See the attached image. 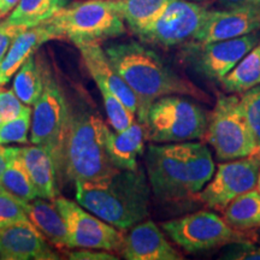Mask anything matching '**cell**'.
<instances>
[{
    "label": "cell",
    "mask_w": 260,
    "mask_h": 260,
    "mask_svg": "<svg viewBox=\"0 0 260 260\" xmlns=\"http://www.w3.org/2000/svg\"><path fill=\"white\" fill-rule=\"evenodd\" d=\"M110 63L125 81L138 100V121L146 126L149 107L165 95L207 98L199 87L178 75L155 53L136 41L116 42L105 48Z\"/></svg>",
    "instance_id": "6da1fadb"
},
{
    "label": "cell",
    "mask_w": 260,
    "mask_h": 260,
    "mask_svg": "<svg viewBox=\"0 0 260 260\" xmlns=\"http://www.w3.org/2000/svg\"><path fill=\"white\" fill-rule=\"evenodd\" d=\"M145 169L155 198L175 203L199 193L212 178L216 165L206 145L187 141L148 145Z\"/></svg>",
    "instance_id": "7a4b0ae2"
},
{
    "label": "cell",
    "mask_w": 260,
    "mask_h": 260,
    "mask_svg": "<svg viewBox=\"0 0 260 260\" xmlns=\"http://www.w3.org/2000/svg\"><path fill=\"white\" fill-rule=\"evenodd\" d=\"M110 129L90 100L77 98L69 102V121L61 154L60 178L69 181H96L116 174L117 169L107 154Z\"/></svg>",
    "instance_id": "3957f363"
},
{
    "label": "cell",
    "mask_w": 260,
    "mask_h": 260,
    "mask_svg": "<svg viewBox=\"0 0 260 260\" xmlns=\"http://www.w3.org/2000/svg\"><path fill=\"white\" fill-rule=\"evenodd\" d=\"M75 187L81 206L122 232L148 217L151 186L142 169L118 170L96 181L75 182Z\"/></svg>",
    "instance_id": "277c9868"
},
{
    "label": "cell",
    "mask_w": 260,
    "mask_h": 260,
    "mask_svg": "<svg viewBox=\"0 0 260 260\" xmlns=\"http://www.w3.org/2000/svg\"><path fill=\"white\" fill-rule=\"evenodd\" d=\"M47 22L56 28L61 39L75 46L122 37L125 22L117 0H79L65 5Z\"/></svg>",
    "instance_id": "5b68a950"
},
{
    "label": "cell",
    "mask_w": 260,
    "mask_h": 260,
    "mask_svg": "<svg viewBox=\"0 0 260 260\" xmlns=\"http://www.w3.org/2000/svg\"><path fill=\"white\" fill-rule=\"evenodd\" d=\"M209 116L186 95H165L149 107L147 139L154 144H177L205 138Z\"/></svg>",
    "instance_id": "8992f818"
},
{
    "label": "cell",
    "mask_w": 260,
    "mask_h": 260,
    "mask_svg": "<svg viewBox=\"0 0 260 260\" xmlns=\"http://www.w3.org/2000/svg\"><path fill=\"white\" fill-rule=\"evenodd\" d=\"M41 68L44 89L32 105L29 140L32 145L40 146L52 155L60 180L61 154L69 121V102L50 69H47L46 65H41Z\"/></svg>",
    "instance_id": "52a82bcc"
},
{
    "label": "cell",
    "mask_w": 260,
    "mask_h": 260,
    "mask_svg": "<svg viewBox=\"0 0 260 260\" xmlns=\"http://www.w3.org/2000/svg\"><path fill=\"white\" fill-rule=\"evenodd\" d=\"M168 236L187 253L216 249L239 242H252L255 234L239 230L212 211H198L161 224Z\"/></svg>",
    "instance_id": "ba28073f"
},
{
    "label": "cell",
    "mask_w": 260,
    "mask_h": 260,
    "mask_svg": "<svg viewBox=\"0 0 260 260\" xmlns=\"http://www.w3.org/2000/svg\"><path fill=\"white\" fill-rule=\"evenodd\" d=\"M205 138L217 158L224 161L247 157L260 149L236 94L218 96L209 117Z\"/></svg>",
    "instance_id": "9c48e42d"
},
{
    "label": "cell",
    "mask_w": 260,
    "mask_h": 260,
    "mask_svg": "<svg viewBox=\"0 0 260 260\" xmlns=\"http://www.w3.org/2000/svg\"><path fill=\"white\" fill-rule=\"evenodd\" d=\"M53 201L67 224L71 248L122 252L124 232L90 213L79 203L60 197H57Z\"/></svg>",
    "instance_id": "30bf717a"
},
{
    "label": "cell",
    "mask_w": 260,
    "mask_h": 260,
    "mask_svg": "<svg viewBox=\"0 0 260 260\" xmlns=\"http://www.w3.org/2000/svg\"><path fill=\"white\" fill-rule=\"evenodd\" d=\"M260 42L258 31L210 44L189 42L182 51L186 63L201 76L222 82L237 63Z\"/></svg>",
    "instance_id": "8fae6325"
},
{
    "label": "cell",
    "mask_w": 260,
    "mask_h": 260,
    "mask_svg": "<svg viewBox=\"0 0 260 260\" xmlns=\"http://www.w3.org/2000/svg\"><path fill=\"white\" fill-rule=\"evenodd\" d=\"M260 174V149L247 157L220 162L209 183L198 193L207 207L223 211L234 199L254 189Z\"/></svg>",
    "instance_id": "7c38bea8"
},
{
    "label": "cell",
    "mask_w": 260,
    "mask_h": 260,
    "mask_svg": "<svg viewBox=\"0 0 260 260\" xmlns=\"http://www.w3.org/2000/svg\"><path fill=\"white\" fill-rule=\"evenodd\" d=\"M205 6L187 0H175L160 17L138 37L151 45L170 48L193 42L206 17Z\"/></svg>",
    "instance_id": "4fadbf2b"
},
{
    "label": "cell",
    "mask_w": 260,
    "mask_h": 260,
    "mask_svg": "<svg viewBox=\"0 0 260 260\" xmlns=\"http://www.w3.org/2000/svg\"><path fill=\"white\" fill-rule=\"evenodd\" d=\"M260 29V6L248 5L236 9L207 11L193 42L210 44L255 32Z\"/></svg>",
    "instance_id": "5bb4252c"
},
{
    "label": "cell",
    "mask_w": 260,
    "mask_h": 260,
    "mask_svg": "<svg viewBox=\"0 0 260 260\" xmlns=\"http://www.w3.org/2000/svg\"><path fill=\"white\" fill-rule=\"evenodd\" d=\"M51 243L28 224L0 228V259L3 260H57L58 253Z\"/></svg>",
    "instance_id": "9a60e30c"
},
{
    "label": "cell",
    "mask_w": 260,
    "mask_h": 260,
    "mask_svg": "<svg viewBox=\"0 0 260 260\" xmlns=\"http://www.w3.org/2000/svg\"><path fill=\"white\" fill-rule=\"evenodd\" d=\"M121 254L128 260H182L184 258L152 220L140 222L124 234Z\"/></svg>",
    "instance_id": "2e32d148"
},
{
    "label": "cell",
    "mask_w": 260,
    "mask_h": 260,
    "mask_svg": "<svg viewBox=\"0 0 260 260\" xmlns=\"http://www.w3.org/2000/svg\"><path fill=\"white\" fill-rule=\"evenodd\" d=\"M76 47L79 48L84 67L96 86L107 87L116 96L119 98V100L130 111L136 115L138 100L135 94L110 63L102 45L92 42V44L77 45Z\"/></svg>",
    "instance_id": "e0dca14e"
},
{
    "label": "cell",
    "mask_w": 260,
    "mask_h": 260,
    "mask_svg": "<svg viewBox=\"0 0 260 260\" xmlns=\"http://www.w3.org/2000/svg\"><path fill=\"white\" fill-rule=\"evenodd\" d=\"M51 40H63L50 22L25 29L12 41L8 53L0 64V86H4L17 73L38 48Z\"/></svg>",
    "instance_id": "ac0fdd59"
},
{
    "label": "cell",
    "mask_w": 260,
    "mask_h": 260,
    "mask_svg": "<svg viewBox=\"0 0 260 260\" xmlns=\"http://www.w3.org/2000/svg\"><path fill=\"white\" fill-rule=\"evenodd\" d=\"M146 138L147 129L139 121L122 132L110 130L106 149L113 165L119 170H136L139 157L145 153Z\"/></svg>",
    "instance_id": "d6986e66"
},
{
    "label": "cell",
    "mask_w": 260,
    "mask_h": 260,
    "mask_svg": "<svg viewBox=\"0 0 260 260\" xmlns=\"http://www.w3.org/2000/svg\"><path fill=\"white\" fill-rule=\"evenodd\" d=\"M23 206L30 223L52 246L61 251L71 248L67 224L53 200L37 198Z\"/></svg>",
    "instance_id": "ffe728a7"
},
{
    "label": "cell",
    "mask_w": 260,
    "mask_h": 260,
    "mask_svg": "<svg viewBox=\"0 0 260 260\" xmlns=\"http://www.w3.org/2000/svg\"><path fill=\"white\" fill-rule=\"evenodd\" d=\"M21 155L39 198L54 200L59 194L58 171L52 155L40 146L21 147Z\"/></svg>",
    "instance_id": "44dd1931"
},
{
    "label": "cell",
    "mask_w": 260,
    "mask_h": 260,
    "mask_svg": "<svg viewBox=\"0 0 260 260\" xmlns=\"http://www.w3.org/2000/svg\"><path fill=\"white\" fill-rule=\"evenodd\" d=\"M5 157L6 167L0 176V186L24 203L39 198L22 159L21 147H5Z\"/></svg>",
    "instance_id": "7402d4cb"
},
{
    "label": "cell",
    "mask_w": 260,
    "mask_h": 260,
    "mask_svg": "<svg viewBox=\"0 0 260 260\" xmlns=\"http://www.w3.org/2000/svg\"><path fill=\"white\" fill-rule=\"evenodd\" d=\"M175 0H117L125 24L135 35L151 27Z\"/></svg>",
    "instance_id": "603a6c76"
},
{
    "label": "cell",
    "mask_w": 260,
    "mask_h": 260,
    "mask_svg": "<svg viewBox=\"0 0 260 260\" xmlns=\"http://www.w3.org/2000/svg\"><path fill=\"white\" fill-rule=\"evenodd\" d=\"M68 0H19L6 21L31 28L45 23L67 5Z\"/></svg>",
    "instance_id": "cb8c5ba5"
},
{
    "label": "cell",
    "mask_w": 260,
    "mask_h": 260,
    "mask_svg": "<svg viewBox=\"0 0 260 260\" xmlns=\"http://www.w3.org/2000/svg\"><path fill=\"white\" fill-rule=\"evenodd\" d=\"M224 219L239 230H252L260 226V193L256 189L246 191L234 199L223 210Z\"/></svg>",
    "instance_id": "d4e9b609"
},
{
    "label": "cell",
    "mask_w": 260,
    "mask_h": 260,
    "mask_svg": "<svg viewBox=\"0 0 260 260\" xmlns=\"http://www.w3.org/2000/svg\"><path fill=\"white\" fill-rule=\"evenodd\" d=\"M224 90L242 94L246 90L260 84V42L255 45L222 82Z\"/></svg>",
    "instance_id": "484cf974"
},
{
    "label": "cell",
    "mask_w": 260,
    "mask_h": 260,
    "mask_svg": "<svg viewBox=\"0 0 260 260\" xmlns=\"http://www.w3.org/2000/svg\"><path fill=\"white\" fill-rule=\"evenodd\" d=\"M42 89H44L42 68L40 64L37 63L32 54L15 74L12 90L22 103L32 106L40 98Z\"/></svg>",
    "instance_id": "4316f807"
},
{
    "label": "cell",
    "mask_w": 260,
    "mask_h": 260,
    "mask_svg": "<svg viewBox=\"0 0 260 260\" xmlns=\"http://www.w3.org/2000/svg\"><path fill=\"white\" fill-rule=\"evenodd\" d=\"M98 88L102 94L107 119L115 132H122L135 122L136 115L130 111L128 107L119 100L118 96H116L105 86H100Z\"/></svg>",
    "instance_id": "83f0119b"
},
{
    "label": "cell",
    "mask_w": 260,
    "mask_h": 260,
    "mask_svg": "<svg viewBox=\"0 0 260 260\" xmlns=\"http://www.w3.org/2000/svg\"><path fill=\"white\" fill-rule=\"evenodd\" d=\"M30 106L16 118L0 121V145L28 144V134L31 125Z\"/></svg>",
    "instance_id": "f1b7e54d"
},
{
    "label": "cell",
    "mask_w": 260,
    "mask_h": 260,
    "mask_svg": "<svg viewBox=\"0 0 260 260\" xmlns=\"http://www.w3.org/2000/svg\"><path fill=\"white\" fill-rule=\"evenodd\" d=\"M24 201L19 200L10 191L0 186V228L14 224L32 225L25 212Z\"/></svg>",
    "instance_id": "f546056e"
},
{
    "label": "cell",
    "mask_w": 260,
    "mask_h": 260,
    "mask_svg": "<svg viewBox=\"0 0 260 260\" xmlns=\"http://www.w3.org/2000/svg\"><path fill=\"white\" fill-rule=\"evenodd\" d=\"M240 102L246 121L260 148V84L243 92L240 96Z\"/></svg>",
    "instance_id": "4dcf8cb0"
},
{
    "label": "cell",
    "mask_w": 260,
    "mask_h": 260,
    "mask_svg": "<svg viewBox=\"0 0 260 260\" xmlns=\"http://www.w3.org/2000/svg\"><path fill=\"white\" fill-rule=\"evenodd\" d=\"M14 90H0V121H9L22 115L28 109Z\"/></svg>",
    "instance_id": "1f68e13d"
},
{
    "label": "cell",
    "mask_w": 260,
    "mask_h": 260,
    "mask_svg": "<svg viewBox=\"0 0 260 260\" xmlns=\"http://www.w3.org/2000/svg\"><path fill=\"white\" fill-rule=\"evenodd\" d=\"M25 29L28 28L22 27V25L11 24L8 21L0 23V64H2L3 59L5 58L15 38L25 30Z\"/></svg>",
    "instance_id": "d6a6232c"
},
{
    "label": "cell",
    "mask_w": 260,
    "mask_h": 260,
    "mask_svg": "<svg viewBox=\"0 0 260 260\" xmlns=\"http://www.w3.org/2000/svg\"><path fill=\"white\" fill-rule=\"evenodd\" d=\"M224 259L234 260H260V247H256L252 242L234 243L233 249L226 252Z\"/></svg>",
    "instance_id": "836d02e7"
},
{
    "label": "cell",
    "mask_w": 260,
    "mask_h": 260,
    "mask_svg": "<svg viewBox=\"0 0 260 260\" xmlns=\"http://www.w3.org/2000/svg\"><path fill=\"white\" fill-rule=\"evenodd\" d=\"M69 259L76 260H115L117 256L112 252L103 251V249L81 248V251L69 253Z\"/></svg>",
    "instance_id": "e575fe53"
},
{
    "label": "cell",
    "mask_w": 260,
    "mask_h": 260,
    "mask_svg": "<svg viewBox=\"0 0 260 260\" xmlns=\"http://www.w3.org/2000/svg\"><path fill=\"white\" fill-rule=\"evenodd\" d=\"M218 3L223 9H236L242 8V6L254 5L252 0H218Z\"/></svg>",
    "instance_id": "d590c367"
},
{
    "label": "cell",
    "mask_w": 260,
    "mask_h": 260,
    "mask_svg": "<svg viewBox=\"0 0 260 260\" xmlns=\"http://www.w3.org/2000/svg\"><path fill=\"white\" fill-rule=\"evenodd\" d=\"M19 0H0V17L9 15L16 8Z\"/></svg>",
    "instance_id": "8d00e7d4"
},
{
    "label": "cell",
    "mask_w": 260,
    "mask_h": 260,
    "mask_svg": "<svg viewBox=\"0 0 260 260\" xmlns=\"http://www.w3.org/2000/svg\"><path fill=\"white\" fill-rule=\"evenodd\" d=\"M6 167V157H5V145H0V176Z\"/></svg>",
    "instance_id": "74e56055"
},
{
    "label": "cell",
    "mask_w": 260,
    "mask_h": 260,
    "mask_svg": "<svg viewBox=\"0 0 260 260\" xmlns=\"http://www.w3.org/2000/svg\"><path fill=\"white\" fill-rule=\"evenodd\" d=\"M255 189L259 191L260 193V174H259V177H258V181H256V186H255Z\"/></svg>",
    "instance_id": "f35d334b"
},
{
    "label": "cell",
    "mask_w": 260,
    "mask_h": 260,
    "mask_svg": "<svg viewBox=\"0 0 260 260\" xmlns=\"http://www.w3.org/2000/svg\"><path fill=\"white\" fill-rule=\"evenodd\" d=\"M252 3L254 5H258V6H260V0H252Z\"/></svg>",
    "instance_id": "ab89813d"
},
{
    "label": "cell",
    "mask_w": 260,
    "mask_h": 260,
    "mask_svg": "<svg viewBox=\"0 0 260 260\" xmlns=\"http://www.w3.org/2000/svg\"><path fill=\"white\" fill-rule=\"evenodd\" d=\"M194 2H201V0H194Z\"/></svg>",
    "instance_id": "60d3db41"
}]
</instances>
